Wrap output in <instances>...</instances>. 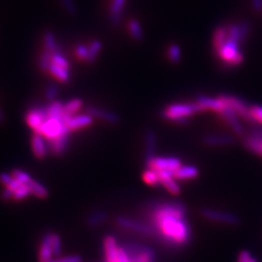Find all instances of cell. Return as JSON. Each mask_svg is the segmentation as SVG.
Returning <instances> with one entry per match:
<instances>
[{"instance_id": "25", "label": "cell", "mask_w": 262, "mask_h": 262, "mask_svg": "<svg viewBox=\"0 0 262 262\" xmlns=\"http://www.w3.org/2000/svg\"><path fill=\"white\" fill-rule=\"evenodd\" d=\"M108 219V213L103 212V211H98L88 216L87 226L91 229H95V228L103 225L104 223H106Z\"/></svg>"}, {"instance_id": "50", "label": "cell", "mask_w": 262, "mask_h": 262, "mask_svg": "<svg viewBox=\"0 0 262 262\" xmlns=\"http://www.w3.org/2000/svg\"><path fill=\"white\" fill-rule=\"evenodd\" d=\"M251 8L255 13L262 12V0H250Z\"/></svg>"}, {"instance_id": "41", "label": "cell", "mask_w": 262, "mask_h": 262, "mask_svg": "<svg viewBox=\"0 0 262 262\" xmlns=\"http://www.w3.org/2000/svg\"><path fill=\"white\" fill-rule=\"evenodd\" d=\"M228 38L236 41L241 45V34H240V24H232L228 28Z\"/></svg>"}, {"instance_id": "4", "label": "cell", "mask_w": 262, "mask_h": 262, "mask_svg": "<svg viewBox=\"0 0 262 262\" xmlns=\"http://www.w3.org/2000/svg\"><path fill=\"white\" fill-rule=\"evenodd\" d=\"M216 55L230 66L240 65L245 60L243 53L240 51V44L229 38H227L223 47L216 52Z\"/></svg>"}, {"instance_id": "2", "label": "cell", "mask_w": 262, "mask_h": 262, "mask_svg": "<svg viewBox=\"0 0 262 262\" xmlns=\"http://www.w3.org/2000/svg\"><path fill=\"white\" fill-rule=\"evenodd\" d=\"M202 112H205L204 109L199 106L196 102L175 103L167 106L162 111V117L170 122L185 124L187 123V118Z\"/></svg>"}, {"instance_id": "22", "label": "cell", "mask_w": 262, "mask_h": 262, "mask_svg": "<svg viewBox=\"0 0 262 262\" xmlns=\"http://www.w3.org/2000/svg\"><path fill=\"white\" fill-rule=\"evenodd\" d=\"M199 175V170L192 165H185L181 166L179 169L176 170L174 173V178L179 181H186L197 178Z\"/></svg>"}, {"instance_id": "13", "label": "cell", "mask_w": 262, "mask_h": 262, "mask_svg": "<svg viewBox=\"0 0 262 262\" xmlns=\"http://www.w3.org/2000/svg\"><path fill=\"white\" fill-rule=\"evenodd\" d=\"M86 113L89 114L90 116H92L93 119H99L110 124H118L121 122L120 117L117 114H115L111 111H107L105 109L90 106L86 109Z\"/></svg>"}, {"instance_id": "45", "label": "cell", "mask_w": 262, "mask_h": 262, "mask_svg": "<svg viewBox=\"0 0 262 262\" xmlns=\"http://www.w3.org/2000/svg\"><path fill=\"white\" fill-rule=\"evenodd\" d=\"M83 259L79 255H68V256H60L53 258L47 262H82Z\"/></svg>"}, {"instance_id": "20", "label": "cell", "mask_w": 262, "mask_h": 262, "mask_svg": "<svg viewBox=\"0 0 262 262\" xmlns=\"http://www.w3.org/2000/svg\"><path fill=\"white\" fill-rule=\"evenodd\" d=\"M236 142V138L231 135H209L203 138V143L209 147L231 146Z\"/></svg>"}, {"instance_id": "51", "label": "cell", "mask_w": 262, "mask_h": 262, "mask_svg": "<svg viewBox=\"0 0 262 262\" xmlns=\"http://www.w3.org/2000/svg\"><path fill=\"white\" fill-rule=\"evenodd\" d=\"M1 199L4 201H10L13 200V193L7 189V188H4L3 191L1 192Z\"/></svg>"}, {"instance_id": "54", "label": "cell", "mask_w": 262, "mask_h": 262, "mask_svg": "<svg viewBox=\"0 0 262 262\" xmlns=\"http://www.w3.org/2000/svg\"><path fill=\"white\" fill-rule=\"evenodd\" d=\"M249 262H257V260H256L255 258H251V259L249 260Z\"/></svg>"}, {"instance_id": "19", "label": "cell", "mask_w": 262, "mask_h": 262, "mask_svg": "<svg viewBox=\"0 0 262 262\" xmlns=\"http://www.w3.org/2000/svg\"><path fill=\"white\" fill-rule=\"evenodd\" d=\"M160 178V184L166 188L173 195H179L181 193V186L174 178V174L170 172H158Z\"/></svg>"}, {"instance_id": "16", "label": "cell", "mask_w": 262, "mask_h": 262, "mask_svg": "<svg viewBox=\"0 0 262 262\" xmlns=\"http://www.w3.org/2000/svg\"><path fill=\"white\" fill-rule=\"evenodd\" d=\"M196 103L204 109V111L211 110L220 114L226 106V104L218 97V98H214V97H209L205 95H200L196 99Z\"/></svg>"}, {"instance_id": "39", "label": "cell", "mask_w": 262, "mask_h": 262, "mask_svg": "<svg viewBox=\"0 0 262 262\" xmlns=\"http://www.w3.org/2000/svg\"><path fill=\"white\" fill-rule=\"evenodd\" d=\"M31 194V188L27 185H22L13 193V200L22 201L28 198Z\"/></svg>"}, {"instance_id": "53", "label": "cell", "mask_w": 262, "mask_h": 262, "mask_svg": "<svg viewBox=\"0 0 262 262\" xmlns=\"http://www.w3.org/2000/svg\"><path fill=\"white\" fill-rule=\"evenodd\" d=\"M5 122V117H4V114L2 112V110L0 109V124H3Z\"/></svg>"}, {"instance_id": "52", "label": "cell", "mask_w": 262, "mask_h": 262, "mask_svg": "<svg viewBox=\"0 0 262 262\" xmlns=\"http://www.w3.org/2000/svg\"><path fill=\"white\" fill-rule=\"evenodd\" d=\"M119 262H131L123 247H120L119 249Z\"/></svg>"}, {"instance_id": "18", "label": "cell", "mask_w": 262, "mask_h": 262, "mask_svg": "<svg viewBox=\"0 0 262 262\" xmlns=\"http://www.w3.org/2000/svg\"><path fill=\"white\" fill-rule=\"evenodd\" d=\"M48 146H49V153H51L54 156L57 157L62 156L68 150L69 135H64L51 142H48Z\"/></svg>"}, {"instance_id": "29", "label": "cell", "mask_w": 262, "mask_h": 262, "mask_svg": "<svg viewBox=\"0 0 262 262\" xmlns=\"http://www.w3.org/2000/svg\"><path fill=\"white\" fill-rule=\"evenodd\" d=\"M29 186L31 188V194L39 199H46L49 196V190L45 185H42L41 183L31 180V183L29 184Z\"/></svg>"}, {"instance_id": "8", "label": "cell", "mask_w": 262, "mask_h": 262, "mask_svg": "<svg viewBox=\"0 0 262 262\" xmlns=\"http://www.w3.org/2000/svg\"><path fill=\"white\" fill-rule=\"evenodd\" d=\"M116 223L119 227L124 228L129 231L137 233L140 235L154 237V231L153 227L149 224L137 221L135 219L126 217V216H118L116 219Z\"/></svg>"}, {"instance_id": "26", "label": "cell", "mask_w": 262, "mask_h": 262, "mask_svg": "<svg viewBox=\"0 0 262 262\" xmlns=\"http://www.w3.org/2000/svg\"><path fill=\"white\" fill-rule=\"evenodd\" d=\"M227 38H228V28H226L225 26L216 28L213 36V46L216 50V53L226 43Z\"/></svg>"}, {"instance_id": "27", "label": "cell", "mask_w": 262, "mask_h": 262, "mask_svg": "<svg viewBox=\"0 0 262 262\" xmlns=\"http://www.w3.org/2000/svg\"><path fill=\"white\" fill-rule=\"evenodd\" d=\"M244 145L248 151L253 154L262 156V141L259 139L253 137L252 135L248 134L244 136Z\"/></svg>"}, {"instance_id": "28", "label": "cell", "mask_w": 262, "mask_h": 262, "mask_svg": "<svg viewBox=\"0 0 262 262\" xmlns=\"http://www.w3.org/2000/svg\"><path fill=\"white\" fill-rule=\"evenodd\" d=\"M48 72L53 77L56 78L57 80H59L60 82H62V83H68L70 81V78H71L70 72H69L68 69L57 66V65H55L53 63L51 64Z\"/></svg>"}, {"instance_id": "12", "label": "cell", "mask_w": 262, "mask_h": 262, "mask_svg": "<svg viewBox=\"0 0 262 262\" xmlns=\"http://www.w3.org/2000/svg\"><path fill=\"white\" fill-rule=\"evenodd\" d=\"M31 150L35 158L42 160L49 154V146L46 139L37 133H33L31 138Z\"/></svg>"}, {"instance_id": "6", "label": "cell", "mask_w": 262, "mask_h": 262, "mask_svg": "<svg viewBox=\"0 0 262 262\" xmlns=\"http://www.w3.org/2000/svg\"><path fill=\"white\" fill-rule=\"evenodd\" d=\"M131 262H155V252L151 247L140 244L123 246Z\"/></svg>"}, {"instance_id": "3", "label": "cell", "mask_w": 262, "mask_h": 262, "mask_svg": "<svg viewBox=\"0 0 262 262\" xmlns=\"http://www.w3.org/2000/svg\"><path fill=\"white\" fill-rule=\"evenodd\" d=\"M34 133L44 137L47 142H51L64 135H70V130L67 128L63 119L49 117Z\"/></svg>"}, {"instance_id": "42", "label": "cell", "mask_w": 262, "mask_h": 262, "mask_svg": "<svg viewBox=\"0 0 262 262\" xmlns=\"http://www.w3.org/2000/svg\"><path fill=\"white\" fill-rule=\"evenodd\" d=\"M62 3L63 9L71 16H76L78 13V8L74 0H60Z\"/></svg>"}, {"instance_id": "9", "label": "cell", "mask_w": 262, "mask_h": 262, "mask_svg": "<svg viewBox=\"0 0 262 262\" xmlns=\"http://www.w3.org/2000/svg\"><path fill=\"white\" fill-rule=\"evenodd\" d=\"M201 216L205 217L206 219L220 222L226 225H239L241 223V218L234 214L221 212L213 209H202Z\"/></svg>"}, {"instance_id": "43", "label": "cell", "mask_w": 262, "mask_h": 262, "mask_svg": "<svg viewBox=\"0 0 262 262\" xmlns=\"http://www.w3.org/2000/svg\"><path fill=\"white\" fill-rule=\"evenodd\" d=\"M59 93H60V89L56 85H51V86L47 87L46 90H45V96L50 102L57 100Z\"/></svg>"}, {"instance_id": "5", "label": "cell", "mask_w": 262, "mask_h": 262, "mask_svg": "<svg viewBox=\"0 0 262 262\" xmlns=\"http://www.w3.org/2000/svg\"><path fill=\"white\" fill-rule=\"evenodd\" d=\"M148 169H153L156 172H170L175 171L182 166V161L178 157L173 156H155L154 158L146 161Z\"/></svg>"}, {"instance_id": "37", "label": "cell", "mask_w": 262, "mask_h": 262, "mask_svg": "<svg viewBox=\"0 0 262 262\" xmlns=\"http://www.w3.org/2000/svg\"><path fill=\"white\" fill-rule=\"evenodd\" d=\"M52 247H53L54 258L60 257L62 251V238L57 233L52 234Z\"/></svg>"}, {"instance_id": "33", "label": "cell", "mask_w": 262, "mask_h": 262, "mask_svg": "<svg viewBox=\"0 0 262 262\" xmlns=\"http://www.w3.org/2000/svg\"><path fill=\"white\" fill-rule=\"evenodd\" d=\"M143 181L145 184L147 185H152V186H158L161 185L160 184V178H159V174L158 172L154 171L153 169H148L143 172L142 175Z\"/></svg>"}, {"instance_id": "24", "label": "cell", "mask_w": 262, "mask_h": 262, "mask_svg": "<svg viewBox=\"0 0 262 262\" xmlns=\"http://www.w3.org/2000/svg\"><path fill=\"white\" fill-rule=\"evenodd\" d=\"M146 161L155 157L157 147V136L154 130H148L146 132Z\"/></svg>"}, {"instance_id": "15", "label": "cell", "mask_w": 262, "mask_h": 262, "mask_svg": "<svg viewBox=\"0 0 262 262\" xmlns=\"http://www.w3.org/2000/svg\"><path fill=\"white\" fill-rule=\"evenodd\" d=\"M93 123V117L87 113L72 116L65 121V124H66L67 128L70 130V132L89 127L90 125H92Z\"/></svg>"}, {"instance_id": "11", "label": "cell", "mask_w": 262, "mask_h": 262, "mask_svg": "<svg viewBox=\"0 0 262 262\" xmlns=\"http://www.w3.org/2000/svg\"><path fill=\"white\" fill-rule=\"evenodd\" d=\"M220 115H221L222 119L224 120V122L230 126V128L234 131V133L236 135H238V136L246 135L245 128L239 119V116L235 113V111L233 109L226 105L224 110L220 113Z\"/></svg>"}, {"instance_id": "10", "label": "cell", "mask_w": 262, "mask_h": 262, "mask_svg": "<svg viewBox=\"0 0 262 262\" xmlns=\"http://www.w3.org/2000/svg\"><path fill=\"white\" fill-rule=\"evenodd\" d=\"M49 118L46 106L37 105L29 109L25 115V122L28 126L31 128L34 132L38 130V128Z\"/></svg>"}, {"instance_id": "14", "label": "cell", "mask_w": 262, "mask_h": 262, "mask_svg": "<svg viewBox=\"0 0 262 262\" xmlns=\"http://www.w3.org/2000/svg\"><path fill=\"white\" fill-rule=\"evenodd\" d=\"M119 249L120 246L114 236L108 235L104 238L103 250L105 262H119Z\"/></svg>"}, {"instance_id": "38", "label": "cell", "mask_w": 262, "mask_h": 262, "mask_svg": "<svg viewBox=\"0 0 262 262\" xmlns=\"http://www.w3.org/2000/svg\"><path fill=\"white\" fill-rule=\"evenodd\" d=\"M52 64V54L48 51H44L39 59V68L43 72H48Z\"/></svg>"}, {"instance_id": "17", "label": "cell", "mask_w": 262, "mask_h": 262, "mask_svg": "<svg viewBox=\"0 0 262 262\" xmlns=\"http://www.w3.org/2000/svg\"><path fill=\"white\" fill-rule=\"evenodd\" d=\"M52 234L53 232H46L41 239L38 250L39 262H47L54 258L52 247Z\"/></svg>"}, {"instance_id": "49", "label": "cell", "mask_w": 262, "mask_h": 262, "mask_svg": "<svg viewBox=\"0 0 262 262\" xmlns=\"http://www.w3.org/2000/svg\"><path fill=\"white\" fill-rule=\"evenodd\" d=\"M251 254L249 251L247 250H243L240 252L239 254V257H238V261L237 262H249V260L251 259Z\"/></svg>"}, {"instance_id": "36", "label": "cell", "mask_w": 262, "mask_h": 262, "mask_svg": "<svg viewBox=\"0 0 262 262\" xmlns=\"http://www.w3.org/2000/svg\"><path fill=\"white\" fill-rule=\"evenodd\" d=\"M11 175L13 176V178L17 180L18 182H20L23 185H29L32 180L31 175L27 172H25L24 170L14 169L11 172Z\"/></svg>"}, {"instance_id": "46", "label": "cell", "mask_w": 262, "mask_h": 262, "mask_svg": "<svg viewBox=\"0 0 262 262\" xmlns=\"http://www.w3.org/2000/svg\"><path fill=\"white\" fill-rule=\"evenodd\" d=\"M250 113L255 122L262 124V106L254 105L250 107Z\"/></svg>"}, {"instance_id": "48", "label": "cell", "mask_w": 262, "mask_h": 262, "mask_svg": "<svg viewBox=\"0 0 262 262\" xmlns=\"http://www.w3.org/2000/svg\"><path fill=\"white\" fill-rule=\"evenodd\" d=\"M13 179H14L13 176L11 174H9V173H6V172H1L0 173V184L4 185V187L9 185L12 182Z\"/></svg>"}, {"instance_id": "30", "label": "cell", "mask_w": 262, "mask_h": 262, "mask_svg": "<svg viewBox=\"0 0 262 262\" xmlns=\"http://www.w3.org/2000/svg\"><path fill=\"white\" fill-rule=\"evenodd\" d=\"M128 31H129L131 37L135 41H142L144 39V37H145L144 31H143V29H142L140 23L135 19H132V20L129 21V23H128Z\"/></svg>"}, {"instance_id": "7", "label": "cell", "mask_w": 262, "mask_h": 262, "mask_svg": "<svg viewBox=\"0 0 262 262\" xmlns=\"http://www.w3.org/2000/svg\"><path fill=\"white\" fill-rule=\"evenodd\" d=\"M219 98L230 108L233 109L235 111V113L243 118L246 122L249 123V124H254L255 121L250 113V107H248L247 104L240 99L237 96L234 95H230V94H222L219 96Z\"/></svg>"}, {"instance_id": "35", "label": "cell", "mask_w": 262, "mask_h": 262, "mask_svg": "<svg viewBox=\"0 0 262 262\" xmlns=\"http://www.w3.org/2000/svg\"><path fill=\"white\" fill-rule=\"evenodd\" d=\"M168 59L174 64L182 61V50L177 44H172L168 48Z\"/></svg>"}, {"instance_id": "1", "label": "cell", "mask_w": 262, "mask_h": 262, "mask_svg": "<svg viewBox=\"0 0 262 262\" xmlns=\"http://www.w3.org/2000/svg\"><path fill=\"white\" fill-rule=\"evenodd\" d=\"M149 225L154 236L173 248L184 247L191 240L192 234L186 220V207L179 201H156L148 208Z\"/></svg>"}, {"instance_id": "47", "label": "cell", "mask_w": 262, "mask_h": 262, "mask_svg": "<svg viewBox=\"0 0 262 262\" xmlns=\"http://www.w3.org/2000/svg\"><path fill=\"white\" fill-rule=\"evenodd\" d=\"M75 53H76V57L79 60L86 62L87 57H88V47H86L85 45H78L76 47Z\"/></svg>"}, {"instance_id": "32", "label": "cell", "mask_w": 262, "mask_h": 262, "mask_svg": "<svg viewBox=\"0 0 262 262\" xmlns=\"http://www.w3.org/2000/svg\"><path fill=\"white\" fill-rule=\"evenodd\" d=\"M44 46H45V50L50 52L51 54L61 53V49L58 45V41H57L53 32L48 31L45 33V35H44Z\"/></svg>"}, {"instance_id": "31", "label": "cell", "mask_w": 262, "mask_h": 262, "mask_svg": "<svg viewBox=\"0 0 262 262\" xmlns=\"http://www.w3.org/2000/svg\"><path fill=\"white\" fill-rule=\"evenodd\" d=\"M47 112L50 118L63 119V103L60 100H54L47 105Z\"/></svg>"}, {"instance_id": "21", "label": "cell", "mask_w": 262, "mask_h": 262, "mask_svg": "<svg viewBox=\"0 0 262 262\" xmlns=\"http://www.w3.org/2000/svg\"><path fill=\"white\" fill-rule=\"evenodd\" d=\"M125 3L126 0H112L110 7V21L113 26H118L121 23Z\"/></svg>"}, {"instance_id": "34", "label": "cell", "mask_w": 262, "mask_h": 262, "mask_svg": "<svg viewBox=\"0 0 262 262\" xmlns=\"http://www.w3.org/2000/svg\"><path fill=\"white\" fill-rule=\"evenodd\" d=\"M101 50H102V43L100 41L95 40L92 42L90 47H88V57H87L86 62L93 63L97 59Z\"/></svg>"}, {"instance_id": "40", "label": "cell", "mask_w": 262, "mask_h": 262, "mask_svg": "<svg viewBox=\"0 0 262 262\" xmlns=\"http://www.w3.org/2000/svg\"><path fill=\"white\" fill-rule=\"evenodd\" d=\"M52 63L57 66L68 69V70L70 68V63L67 61V59L62 55V52L52 54Z\"/></svg>"}, {"instance_id": "23", "label": "cell", "mask_w": 262, "mask_h": 262, "mask_svg": "<svg viewBox=\"0 0 262 262\" xmlns=\"http://www.w3.org/2000/svg\"><path fill=\"white\" fill-rule=\"evenodd\" d=\"M84 102L81 98H72L65 104H63V120L64 122L72 117L75 116L78 112L83 108Z\"/></svg>"}, {"instance_id": "44", "label": "cell", "mask_w": 262, "mask_h": 262, "mask_svg": "<svg viewBox=\"0 0 262 262\" xmlns=\"http://www.w3.org/2000/svg\"><path fill=\"white\" fill-rule=\"evenodd\" d=\"M251 30V26L248 22H242L240 23V34H241V40L242 43L246 40Z\"/></svg>"}]
</instances>
